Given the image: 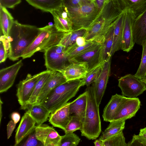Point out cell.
I'll return each mask as SVG.
<instances>
[{
	"label": "cell",
	"instance_id": "4dcf8cb0",
	"mask_svg": "<svg viewBox=\"0 0 146 146\" xmlns=\"http://www.w3.org/2000/svg\"><path fill=\"white\" fill-rule=\"evenodd\" d=\"M125 120L113 121L110 122L108 127L102 133L99 139L103 141L123 131L125 127Z\"/></svg>",
	"mask_w": 146,
	"mask_h": 146
},
{
	"label": "cell",
	"instance_id": "8992f818",
	"mask_svg": "<svg viewBox=\"0 0 146 146\" xmlns=\"http://www.w3.org/2000/svg\"><path fill=\"white\" fill-rule=\"evenodd\" d=\"M67 8L72 22L73 30H87L100 11L92 1L79 7Z\"/></svg>",
	"mask_w": 146,
	"mask_h": 146
},
{
	"label": "cell",
	"instance_id": "7402d4cb",
	"mask_svg": "<svg viewBox=\"0 0 146 146\" xmlns=\"http://www.w3.org/2000/svg\"><path fill=\"white\" fill-rule=\"evenodd\" d=\"M133 33L135 43L142 45L146 41V10L135 19Z\"/></svg>",
	"mask_w": 146,
	"mask_h": 146
},
{
	"label": "cell",
	"instance_id": "816d5d0a",
	"mask_svg": "<svg viewBox=\"0 0 146 146\" xmlns=\"http://www.w3.org/2000/svg\"><path fill=\"white\" fill-rule=\"evenodd\" d=\"M141 80L146 84V74L144 78Z\"/></svg>",
	"mask_w": 146,
	"mask_h": 146
},
{
	"label": "cell",
	"instance_id": "7dc6e473",
	"mask_svg": "<svg viewBox=\"0 0 146 146\" xmlns=\"http://www.w3.org/2000/svg\"><path fill=\"white\" fill-rule=\"evenodd\" d=\"M11 117L12 119L16 124L20 120L21 118L20 114L16 112H13L11 114Z\"/></svg>",
	"mask_w": 146,
	"mask_h": 146
},
{
	"label": "cell",
	"instance_id": "2e32d148",
	"mask_svg": "<svg viewBox=\"0 0 146 146\" xmlns=\"http://www.w3.org/2000/svg\"><path fill=\"white\" fill-rule=\"evenodd\" d=\"M140 104L138 98L127 97L120 106L113 121L126 120L131 118L135 115Z\"/></svg>",
	"mask_w": 146,
	"mask_h": 146
},
{
	"label": "cell",
	"instance_id": "bcb514c9",
	"mask_svg": "<svg viewBox=\"0 0 146 146\" xmlns=\"http://www.w3.org/2000/svg\"><path fill=\"white\" fill-rule=\"evenodd\" d=\"M86 41L84 36H80L76 39L75 44L78 46H82L85 45Z\"/></svg>",
	"mask_w": 146,
	"mask_h": 146
},
{
	"label": "cell",
	"instance_id": "836d02e7",
	"mask_svg": "<svg viewBox=\"0 0 146 146\" xmlns=\"http://www.w3.org/2000/svg\"><path fill=\"white\" fill-rule=\"evenodd\" d=\"M103 146H127L123 131L102 141Z\"/></svg>",
	"mask_w": 146,
	"mask_h": 146
},
{
	"label": "cell",
	"instance_id": "f546056e",
	"mask_svg": "<svg viewBox=\"0 0 146 146\" xmlns=\"http://www.w3.org/2000/svg\"><path fill=\"white\" fill-rule=\"evenodd\" d=\"M14 18L7 8L0 6V25L3 35L8 37L13 24Z\"/></svg>",
	"mask_w": 146,
	"mask_h": 146
},
{
	"label": "cell",
	"instance_id": "f35d334b",
	"mask_svg": "<svg viewBox=\"0 0 146 146\" xmlns=\"http://www.w3.org/2000/svg\"><path fill=\"white\" fill-rule=\"evenodd\" d=\"M27 137L26 139L23 143L19 145L22 146H43L42 143L37 138L36 136L35 129L27 136Z\"/></svg>",
	"mask_w": 146,
	"mask_h": 146
},
{
	"label": "cell",
	"instance_id": "52a82bcc",
	"mask_svg": "<svg viewBox=\"0 0 146 146\" xmlns=\"http://www.w3.org/2000/svg\"><path fill=\"white\" fill-rule=\"evenodd\" d=\"M66 50L64 46L58 44L44 50V65L47 70L61 72L71 63Z\"/></svg>",
	"mask_w": 146,
	"mask_h": 146
},
{
	"label": "cell",
	"instance_id": "8d00e7d4",
	"mask_svg": "<svg viewBox=\"0 0 146 146\" xmlns=\"http://www.w3.org/2000/svg\"><path fill=\"white\" fill-rule=\"evenodd\" d=\"M103 63L88 72L84 78L85 85L88 86L94 82L100 74L102 68Z\"/></svg>",
	"mask_w": 146,
	"mask_h": 146
},
{
	"label": "cell",
	"instance_id": "f6af8a7d",
	"mask_svg": "<svg viewBox=\"0 0 146 146\" xmlns=\"http://www.w3.org/2000/svg\"><path fill=\"white\" fill-rule=\"evenodd\" d=\"M113 0H95L94 3L99 10L100 11L105 4Z\"/></svg>",
	"mask_w": 146,
	"mask_h": 146
},
{
	"label": "cell",
	"instance_id": "7bdbcfd3",
	"mask_svg": "<svg viewBox=\"0 0 146 146\" xmlns=\"http://www.w3.org/2000/svg\"><path fill=\"white\" fill-rule=\"evenodd\" d=\"M8 52L3 41L0 39V63L5 62L8 57Z\"/></svg>",
	"mask_w": 146,
	"mask_h": 146
},
{
	"label": "cell",
	"instance_id": "ee69618b",
	"mask_svg": "<svg viewBox=\"0 0 146 146\" xmlns=\"http://www.w3.org/2000/svg\"><path fill=\"white\" fill-rule=\"evenodd\" d=\"M16 123L11 120H10L7 125V138L8 139L11 136L15 128Z\"/></svg>",
	"mask_w": 146,
	"mask_h": 146
},
{
	"label": "cell",
	"instance_id": "603a6c76",
	"mask_svg": "<svg viewBox=\"0 0 146 146\" xmlns=\"http://www.w3.org/2000/svg\"><path fill=\"white\" fill-rule=\"evenodd\" d=\"M124 23L123 11L114 24L113 43L111 52V56L115 52L122 50Z\"/></svg>",
	"mask_w": 146,
	"mask_h": 146
},
{
	"label": "cell",
	"instance_id": "ffe728a7",
	"mask_svg": "<svg viewBox=\"0 0 146 146\" xmlns=\"http://www.w3.org/2000/svg\"><path fill=\"white\" fill-rule=\"evenodd\" d=\"M61 72L67 81L84 78L88 72V68L84 63L71 62Z\"/></svg>",
	"mask_w": 146,
	"mask_h": 146
},
{
	"label": "cell",
	"instance_id": "b9f144b4",
	"mask_svg": "<svg viewBox=\"0 0 146 146\" xmlns=\"http://www.w3.org/2000/svg\"><path fill=\"white\" fill-rule=\"evenodd\" d=\"M21 1V0H0V6L6 8H13Z\"/></svg>",
	"mask_w": 146,
	"mask_h": 146
},
{
	"label": "cell",
	"instance_id": "681fc988",
	"mask_svg": "<svg viewBox=\"0 0 146 146\" xmlns=\"http://www.w3.org/2000/svg\"><path fill=\"white\" fill-rule=\"evenodd\" d=\"M94 145L95 146H103L102 141L99 139H96L94 142Z\"/></svg>",
	"mask_w": 146,
	"mask_h": 146
},
{
	"label": "cell",
	"instance_id": "484cf974",
	"mask_svg": "<svg viewBox=\"0 0 146 146\" xmlns=\"http://www.w3.org/2000/svg\"><path fill=\"white\" fill-rule=\"evenodd\" d=\"M53 71L48 70L43 71L36 82L31 96L27 102L24 110L27 109L29 107L36 104L37 99L42 90L44 84L50 77Z\"/></svg>",
	"mask_w": 146,
	"mask_h": 146
},
{
	"label": "cell",
	"instance_id": "44dd1931",
	"mask_svg": "<svg viewBox=\"0 0 146 146\" xmlns=\"http://www.w3.org/2000/svg\"><path fill=\"white\" fill-rule=\"evenodd\" d=\"M127 97L117 94L112 96L104 109L102 117L106 122L113 121L121 104Z\"/></svg>",
	"mask_w": 146,
	"mask_h": 146
},
{
	"label": "cell",
	"instance_id": "cb8c5ba5",
	"mask_svg": "<svg viewBox=\"0 0 146 146\" xmlns=\"http://www.w3.org/2000/svg\"><path fill=\"white\" fill-rule=\"evenodd\" d=\"M114 22L107 32L101 44L100 56L101 63L108 60L112 57L111 52L113 43Z\"/></svg>",
	"mask_w": 146,
	"mask_h": 146
},
{
	"label": "cell",
	"instance_id": "ac0fdd59",
	"mask_svg": "<svg viewBox=\"0 0 146 146\" xmlns=\"http://www.w3.org/2000/svg\"><path fill=\"white\" fill-rule=\"evenodd\" d=\"M70 102L51 113L49 121L53 126L65 130L71 119V116L69 112Z\"/></svg>",
	"mask_w": 146,
	"mask_h": 146
},
{
	"label": "cell",
	"instance_id": "5bb4252c",
	"mask_svg": "<svg viewBox=\"0 0 146 146\" xmlns=\"http://www.w3.org/2000/svg\"><path fill=\"white\" fill-rule=\"evenodd\" d=\"M101 44H98L91 49L70 58L71 62L86 64L88 68V72L101 64L100 61V52Z\"/></svg>",
	"mask_w": 146,
	"mask_h": 146
},
{
	"label": "cell",
	"instance_id": "f907efd6",
	"mask_svg": "<svg viewBox=\"0 0 146 146\" xmlns=\"http://www.w3.org/2000/svg\"><path fill=\"white\" fill-rule=\"evenodd\" d=\"M2 103H3V102L1 101V99H0V108H0V110H1V111H0V122L1 121V119L2 116V112H1V104Z\"/></svg>",
	"mask_w": 146,
	"mask_h": 146
},
{
	"label": "cell",
	"instance_id": "6da1fadb",
	"mask_svg": "<svg viewBox=\"0 0 146 146\" xmlns=\"http://www.w3.org/2000/svg\"><path fill=\"white\" fill-rule=\"evenodd\" d=\"M123 11L117 0L105 4L87 30L84 36L86 41L94 40L101 44L110 27Z\"/></svg>",
	"mask_w": 146,
	"mask_h": 146
},
{
	"label": "cell",
	"instance_id": "60d3db41",
	"mask_svg": "<svg viewBox=\"0 0 146 146\" xmlns=\"http://www.w3.org/2000/svg\"><path fill=\"white\" fill-rule=\"evenodd\" d=\"M146 146V139L139 135L134 134L127 146Z\"/></svg>",
	"mask_w": 146,
	"mask_h": 146
},
{
	"label": "cell",
	"instance_id": "3957f363",
	"mask_svg": "<svg viewBox=\"0 0 146 146\" xmlns=\"http://www.w3.org/2000/svg\"><path fill=\"white\" fill-rule=\"evenodd\" d=\"M87 106L84 116L82 120V136L89 140L96 139L101 132L99 106L97 104L93 87L87 86Z\"/></svg>",
	"mask_w": 146,
	"mask_h": 146
},
{
	"label": "cell",
	"instance_id": "277c9868",
	"mask_svg": "<svg viewBox=\"0 0 146 146\" xmlns=\"http://www.w3.org/2000/svg\"><path fill=\"white\" fill-rule=\"evenodd\" d=\"M84 85L83 79L68 81L55 88L39 104L52 113L68 103L75 96L80 88Z\"/></svg>",
	"mask_w": 146,
	"mask_h": 146
},
{
	"label": "cell",
	"instance_id": "ab89813d",
	"mask_svg": "<svg viewBox=\"0 0 146 146\" xmlns=\"http://www.w3.org/2000/svg\"><path fill=\"white\" fill-rule=\"evenodd\" d=\"M92 1L88 0H63L62 3L67 7L77 8Z\"/></svg>",
	"mask_w": 146,
	"mask_h": 146
},
{
	"label": "cell",
	"instance_id": "f5cc1de1",
	"mask_svg": "<svg viewBox=\"0 0 146 146\" xmlns=\"http://www.w3.org/2000/svg\"><path fill=\"white\" fill-rule=\"evenodd\" d=\"M93 2H94L95 0H91Z\"/></svg>",
	"mask_w": 146,
	"mask_h": 146
},
{
	"label": "cell",
	"instance_id": "4fadbf2b",
	"mask_svg": "<svg viewBox=\"0 0 146 146\" xmlns=\"http://www.w3.org/2000/svg\"><path fill=\"white\" fill-rule=\"evenodd\" d=\"M50 13L53 17L54 25L58 31L66 33L73 30L72 23L67 8L62 2L60 7Z\"/></svg>",
	"mask_w": 146,
	"mask_h": 146
},
{
	"label": "cell",
	"instance_id": "4316f807",
	"mask_svg": "<svg viewBox=\"0 0 146 146\" xmlns=\"http://www.w3.org/2000/svg\"><path fill=\"white\" fill-rule=\"evenodd\" d=\"M124 11L129 9L134 13L135 19L146 10V0H117Z\"/></svg>",
	"mask_w": 146,
	"mask_h": 146
},
{
	"label": "cell",
	"instance_id": "83f0119b",
	"mask_svg": "<svg viewBox=\"0 0 146 146\" xmlns=\"http://www.w3.org/2000/svg\"><path fill=\"white\" fill-rule=\"evenodd\" d=\"M87 101V94L85 91L75 100L70 102L69 108L70 115L74 114L80 117L82 120L85 114Z\"/></svg>",
	"mask_w": 146,
	"mask_h": 146
},
{
	"label": "cell",
	"instance_id": "1f68e13d",
	"mask_svg": "<svg viewBox=\"0 0 146 146\" xmlns=\"http://www.w3.org/2000/svg\"><path fill=\"white\" fill-rule=\"evenodd\" d=\"M86 31V29H81L65 33L58 44L64 46L66 49L75 43L78 37H84Z\"/></svg>",
	"mask_w": 146,
	"mask_h": 146
},
{
	"label": "cell",
	"instance_id": "30bf717a",
	"mask_svg": "<svg viewBox=\"0 0 146 146\" xmlns=\"http://www.w3.org/2000/svg\"><path fill=\"white\" fill-rule=\"evenodd\" d=\"M36 137L44 146H60L61 136L53 127L46 124L36 126Z\"/></svg>",
	"mask_w": 146,
	"mask_h": 146
},
{
	"label": "cell",
	"instance_id": "9a60e30c",
	"mask_svg": "<svg viewBox=\"0 0 146 146\" xmlns=\"http://www.w3.org/2000/svg\"><path fill=\"white\" fill-rule=\"evenodd\" d=\"M22 60L0 70V92H6L12 86L20 69L23 66Z\"/></svg>",
	"mask_w": 146,
	"mask_h": 146
},
{
	"label": "cell",
	"instance_id": "e575fe53",
	"mask_svg": "<svg viewBox=\"0 0 146 146\" xmlns=\"http://www.w3.org/2000/svg\"><path fill=\"white\" fill-rule=\"evenodd\" d=\"M80 141V139L73 132L65 133L61 136L60 146H76Z\"/></svg>",
	"mask_w": 146,
	"mask_h": 146
},
{
	"label": "cell",
	"instance_id": "74e56055",
	"mask_svg": "<svg viewBox=\"0 0 146 146\" xmlns=\"http://www.w3.org/2000/svg\"><path fill=\"white\" fill-rule=\"evenodd\" d=\"M82 127V119L78 116L74 115L71 116L70 122L64 131L65 133H73L78 130H81Z\"/></svg>",
	"mask_w": 146,
	"mask_h": 146
},
{
	"label": "cell",
	"instance_id": "7c38bea8",
	"mask_svg": "<svg viewBox=\"0 0 146 146\" xmlns=\"http://www.w3.org/2000/svg\"><path fill=\"white\" fill-rule=\"evenodd\" d=\"M111 58L103 63L98 77L91 85L93 87L97 104L99 106L106 87L110 74Z\"/></svg>",
	"mask_w": 146,
	"mask_h": 146
},
{
	"label": "cell",
	"instance_id": "d6a6232c",
	"mask_svg": "<svg viewBox=\"0 0 146 146\" xmlns=\"http://www.w3.org/2000/svg\"><path fill=\"white\" fill-rule=\"evenodd\" d=\"M99 43L94 40L86 41V44L82 46H78L75 43L68 48L65 52L70 58L92 49Z\"/></svg>",
	"mask_w": 146,
	"mask_h": 146
},
{
	"label": "cell",
	"instance_id": "e0dca14e",
	"mask_svg": "<svg viewBox=\"0 0 146 146\" xmlns=\"http://www.w3.org/2000/svg\"><path fill=\"white\" fill-rule=\"evenodd\" d=\"M36 123L35 120L26 112L22 116L16 131L14 146L18 145L35 129Z\"/></svg>",
	"mask_w": 146,
	"mask_h": 146
},
{
	"label": "cell",
	"instance_id": "9c48e42d",
	"mask_svg": "<svg viewBox=\"0 0 146 146\" xmlns=\"http://www.w3.org/2000/svg\"><path fill=\"white\" fill-rule=\"evenodd\" d=\"M42 73V72L33 76L28 74L26 78L20 81L17 85L16 96L21 109L24 110L35 86Z\"/></svg>",
	"mask_w": 146,
	"mask_h": 146
},
{
	"label": "cell",
	"instance_id": "7a4b0ae2",
	"mask_svg": "<svg viewBox=\"0 0 146 146\" xmlns=\"http://www.w3.org/2000/svg\"><path fill=\"white\" fill-rule=\"evenodd\" d=\"M39 28L23 24L15 20L7 37L10 43L8 57L13 61L17 60L37 36Z\"/></svg>",
	"mask_w": 146,
	"mask_h": 146
},
{
	"label": "cell",
	"instance_id": "d590c367",
	"mask_svg": "<svg viewBox=\"0 0 146 146\" xmlns=\"http://www.w3.org/2000/svg\"><path fill=\"white\" fill-rule=\"evenodd\" d=\"M142 54L140 64L134 76L140 80L142 79L146 74V41L142 44Z\"/></svg>",
	"mask_w": 146,
	"mask_h": 146
},
{
	"label": "cell",
	"instance_id": "d4e9b609",
	"mask_svg": "<svg viewBox=\"0 0 146 146\" xmlns=\"http://www.w3.org/2000/svg\"><path fill=\"white\" fill-rule=\"evenodd\" d=\"M27 112L35 120L37 125L42 124L49 117L50 112L40 104H35L29 106Z\"/></svg>",
	"mask_w": 146,
	"mask_h": 146
},
{
	"label": "cell",
	"instance_id": "d6986e66",
	"mask_svg": "<svg viewBox=\"0 0 146 146\" xmlns=\"http://www.w3.org/2000/svg\"><path fill=\"white\" fill-rule=\"evenodd\" d=\"M65 76L61 72L53 71L37 99L36 103L42 102L48 94L55 88L66 81Z\"/></svg>",
	"mask_w": 146,
	"mask_h": 146
},
{
	"label": "cell",
	"instance_id": "11a10c76",
	"mask_svg": "<svg viewBox=\"0 0 146 146\" xmlns=\"http://www.w3.org/2000/svg\"><path fill=\"white\" fill-rule=\"evenodd\" d=\"M61 1H62L63 0H61Z\"/></svg>",
	"mask_w": 146,
	"mask_h": 146
},
{
	"label": "cell",
	"instance_id": "f1b7e54d",
	"mask_svg": "<svg viewBox=\"0 0 146 146\" xmlns=\"http://www.w3.org/2000/svg\"><path fill=\"white\" fill-rule=\"evenodd\" d=\"M31 5L42 11L51 13L62 4L61 0H26Z\"/></svg>",
	"mask_w": 146,
	"mask_h": 146
},
{
	"label": "cell",
	"instance_id": "db71d44e",
	"mask_svg": "<svg viewBox=\"0 0 146 146\" xmlns=\"http://www.w3.org/2000/svg\"><path fill=\"white\" fill-rule=\"evenodd\" d=\"M89 0V1H92L91 0Z\"/></svg>",
	"mask_w": 146,
	"mask_h": 146
},
{
	"label": "cell",
	"instance_id": "ba28073f",
	"mask_svg": "<svg viewBox=\"0 0 146 146\" xmlns=\"http://www.w3.org/2000/svg\"><path fill=\"white\" fill-rule=\"evenodd\" d=\"M118 81L122 95L127 97L137 98L146 90V84L131 74L122 76Z\"/></svg>",
	"mask_w": 146,
	"mask_h": 146
},
{
	"label": "cell",
	"instance_id": "5b68a950",
	"mask_svg": "<svg viewBox=\"0 0 146 146\" xmlns=\"http://www.w3.org/2000/svg\"><path fill=\"white\" fill-rule=\"evenodd\" d=\"M39 28V34L22 55L23 59L31 57L37 52H43L51 46L58 44L65 33L58 31L54 25Z\"/></svg>",
	"mask_w": 146,
	"mask_h": 146
},
{
	"label": "cell",
	"instance_id": "8fae6325",
	"mask_svg": "<svg viewBox=\"0 0 146 146\" xmlns=\"http://www.w3.org/2000/svg\"><path fill=\"white\" fill-rule=\"evenodd\" d=\"M124 23L123 32L122 50L127 52H129L134 46L133 27L135 19L134 13L131 10L124 11Z\"/></svg>",
	"mask_w": 146,
	"mask_h": 146
},
{
	"label": "cell",
	"instance_id": "c3c4849f",
	"mask_svg": "<svg viewBox=\"0 0 146 146\" xmlns=\"http://www.w3.org/2000/svg\"><path fill=\"white\" fill-rule=\"evenodd\" d=\"M139 135L146 139V127L141 129Z\"/></svg>",
	"mask_w": 146,
	"mask_h": 146
}]
</instances>
